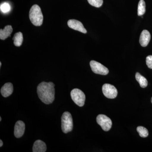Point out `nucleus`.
<instances>
[{
    "instance_id": "f257e3e1",
    "label": "nucleus",
    "mask_w": 152,
    "mask_h": 152,
    "mask_svg": "<svg viewBox=\"0 0 152 152\" xmlns=\"http://www.w3.org/2000/svg\"><path fill=\"white\" fill-rule=\"evenodd\" d=\"M55 85L52 82H42L38 85L37 93L38 97L44 103L49 104L55 99Z\"/></svg>"
},
{
    "instance_id": "f03ea898",
    "label": "nucleus",
    "mask_w": 152,
    "mask_h": 152,
    "mask_svg": "<svg viewBox=\"0 0 152 152\" xmlns=\"http://www.w3.org/2000/svg\"><path fill=\"white\" fill-rule=\"evenodd\" d=\"M29 18L32 23L36 26H39L42 24L43 16L40 7L38 5H34L31 8Z\"/></svg>"
},
{
    "instance_id": "7ed1b4c3",
    "label": "nucleus",
    "mask_w": 152,
    "mask_h": 152,
    "mask_svg": "<svg viewBox=\"0 0 152 152\" xmlns=\"http://www.w3.org/2000/svg\"><path fill=\"white\" fill-rule=\"evenodd\" d=\"M73 128L72 117L70 113L65 112L61 117V128L63 132L66 134L71 132Z\"/></svg>"
},
{
    "instance_id": "20e7f679",
    "label": "nucleus",
    "mask_w": 152,
    "mask_h": 152,
    "mask_svg": "<svg viewBox=\"0 0 152 152\" xmlns=\"http://www.w3.org/2000/svg\"><path fill=\"white\" fill-rule=\"evenodd\" d=\"M71 96L74 102L79 107H83L84 105L86 95L81 90L74 89L71 92Z\"/></svg>"
},
{
    "instance_id": "39448f33",
    "label": "nucleus",
    "mask_w": 152,
    "mask_h": 152,
    "mask_svg": "<svg viewBox=\"0 0 152 152\" xmlns=\"http://www.w3.org/2000/svg\"><path fill=\"white\" fill-rule=\"evenodd\" d=\"M96 122L99 125L102 129L105 132H107L112 127L111 120L104 115H99L96 118Z\"/></svg>"
},
{
    "instance_id": "423d86ee",
    "label": "nucleus",
    "mask_w": 152,
    "mask_h": 152,
    "mask_svg": "<svg viewBox=\"0 0 152 152\" xmlns=\"http://www.w3.org/2000/svg\"><path fill=\"white\" fill-rule=\"evenodd\" d=\"M92 70L95 74L106 75L109 73V70L100 63L95 61H91L90 63Z\"/></svg>"
},
{
    "instance_id": "0eeeda50",
    "label": "nucleus",
    "mask_w": 152,
    "mask_h": 152,
    "mask_svg": "<svg viewBox=\"0 0 152 152\" xmlns=\"http://www.w3.org/2000/svg\"><path fill=\"white\" fill-rule=\"evenodd\" d=\"M102 92L105 96L108 99H115L118 95L115 87L110 84H105L103 86Z\"/></svg>"
},
{
    "instance_id": "6e6552de",
    "label": "nucleus",
    "mask_w": 152,
    "mask_h": 152,
    "mask_svg": "<svg viewBox=\"0 0 152 152\" xmlns=\"http://www.w3.org/2000/svg\"><path fill=\"white\" fill-rule=\"evenodd\" d=\"M68 26L71 28L86 34L87 30L84 27L81 22L76 20H70L68 21Z\"/></svg>"
},
{
    "instance_id": "1a4fd4ad",
    "label": "nucleus",
    "mask_w": 152,
    "mask_h": 152,
    "mask_svg": "<svg viewBox=\"0 0 152 152\" xmlns=\"http://www.w3.org/2000/svg\"><path fill=\"white\" fill-rule=\"evenodd\" d=\"M25 131V124L22 121H19L16 123L14 130L15 137L18 138L23 135Z\"/></svg>"
},
{
    "instance_id": "9d476101",
    "label": "nucleus",
    "mask_w": 152,
    "mask_h": 152,
    "mask_svg": "<svg viewBox=\"0 0 152 152\" xmlns=\"http://www.w3.org/2000/svg\"><path fill=\"white\" fill-rule=\"evenodd\" d=\"M151 39V34L148 31L144 30L142 32L140 38V43L142 47H146Z\"/></svg>"
},
{
    "instance_id": "9b49d317",
    "label": "nucleus",
    "mask_w": 152,
    "mask_h": 152,
    "mask_svg": "<svg viewBox=\"0 0 152 152\" xmlns=\"http://www.w3.org/2000/svg\"><path fill=\"white\" fill-rule=\"evenodd\" d=\"M13 92V86L10 83H6L2 87L1 93L4 97H7L10 96Z\"/></svg>"
},
{
    "instance_id": "f8f14e48",
    "label": "nucleus",
    "mask_w": 152,
    "mask_h": 152,
    "mask_svg": "<svg viewBox=\"0 0 152 152\" xmlns=\"http://www.w3.org/2000/svg\"><path fill=\"white\" fill-rule=\"evenodd\" d=\"M47 146L44 142L37 140L34 143L33 147V152H45L46 151Z\"/></svg>"
},
{
    "instance_id": "ddd939ff",
    "label": "nucleus",
    "mask_w": 152,
    "mask_h": 152,
    "mask_svg": "<svg viewBox=\"0 0 152 152\" xmlns=\"http://www.w3.org/2000/svg\"><path fill=\"white\" fill-rule=\"evenodd\" d=\"M13 29L12 26L10 25L6 26L4 29L0 30V39L5 40L7 38L10 37L11 34L12 32Z\"/></svg>"
},
{
    "instance_id": "4468645a",
    "label": "nucleus",
    "mask_w": 152,
    "mask_h": 152,
    "mask_svg": "<svg viewBox=\"0 0 152 152\" xmlns=\"http://www.w3.org/2000/svg\"><path fill=\"white\" fill-rule=\"evenodd\" d=\"M12 39L14 40V44L15 46L20 47L23 43V35L20 32L16 33L13 37Z\"/></svg>"
},
{
    "instance_id": "2eb2a0df",
    "label": "nucleus",
    "mask_w": 152,
    "mask_h": 152,
    "mask_svg": "<svg viewBox=\"0 0 152 152\" xmlns=\"http://www.w3.org/2000/svg\"><path fill=\"white\" fill-rule=\"evenodd\" d=\"M135 77L136 80L138 82L141 88H145L148 86V82L147 79L139 73H136Z\"/></svg>"
},
{
    "instance_id": "dca6fc26",
    "label": "nucleus",
    "mask_w": 152,
    "mask_h": 152,
    "mask_svg": "<svg viewBox=\"0 0 152 152\" xmlns=\"http://www.w3.org/2000/svg\"><path fill=\"white\" fill-rule=\"evenodd\" d=\"M145 3L144 0H140L138 6V15H143L145 12Z\"/></svg>"
},
{
    "instance_id": "f3484780",
    "label": "nucleus",
    "mask_w": 152,
    "mask_h": 152,
    "mask_svg": "<svg viewBox=\"0 0 152 152\" xmlns=\"http://www.w3.org/2000/svg\"><path fill=\"white\" fill-rule=\"evenodd\" d=\"M137 130L138 132L139 133V135L142 137H147L148 136V131L146 128L140 126L137 127Z\"/></svg>"
},
{
    "instance_id": "a211bd4d",
    "label": "nucleus",
    "mask_w": 152,
    "mask_h": 152,
    "mask_svg": "<svg viewBox=\"0 0 152 152\" xmlns=\"http://www.w3.org/2000/svg\"><path fill=\"white\" fill-rule=\"evenodd\" d=\"M89 4L93 7L99 8L102 5L103 0H88Z\"/></svg>"
},
{
    "instance_id": "6ab92c4d",
    "label": "nucleus",
    "mask_w": 152,
    "mask_h": 152,
    "mask_svg": "<svg viewBox=\"0 0 152 152\" xmlns=\"http://www.w3.org/2000/svg\"><path fill=\"white\" fill-rule=\"evenodd\" d=\"M0 9L2 12L6 13L10 10L11 7L8 3L5 2L1 5Z\"/></svg>"
},
{
    "instance_id": "aec40b11",
    "label": "nucleus",
    "mask_w": 152,
    "mask_h": 152,
    "mask_svg": "<svg viewBox=\"0 0 152 152\" xmlns=\"http://www.w3.org/2000/svg\"><path fill=\"white\" fill-rule=\"evenodd\" d=\"M146 62L148 67L152 69V56H149L147 57Z\"/></svg>"
},
{
    "instance_id": "412c9836",
    "label": "nucleus",
    "mask_w": 152,
    "mask_h": 152,
    "mask_svg": "<svg viewBox=\"0 0 152 152\" xmlns=\"http://www.w3.org/2000/svg\"><path fill=\"white\" fill-rule=\"evenodd\" d=\"M3 145V142L1 140H0V147H1Z\"/></svg>"
},
{
    "instance_id": "4be33fe9",
    "label": "nucleus",
    "mask_w": 152,
    "mask_h": 152,
    "mask_svg": "<svg viewBox=\"0 0 152 152\" xmlns=\"http://www.w3.org/2000/svg\"><path fill=\"white\" fill-rule=\"evenodd\" d=\"M1 66V62H0V67Z\"/></svg>"
},
{
    "instance_id": "5701e85b",
    "label": "nucleus",
    "mask_w": 152,
    "mask_h": 152,
    "mask_svg": "<svg viewBox=\"0 0 152 152\" xmlns=\"http://www.w3.org/2000/svg\"><path fill=\"white\" fill-rule=\"evenodd\" d=\"M1 121V117H0V121Z\"/></svg>"
},
{
    "instance_id": "b1692460",
    "label": "nucleus",
    "mask_w": 152,
    "mask_h": 152,
    "mask_svg": "<svg viewBox=\"0 0 152 152\" xmlns=\"http://www.w3.org/2000/svg\"><path fill=\"white\" fill-rule=\"evenodd\" d=\"M151 103H152V97L151 98Z\"/></svg>"
}]
</instances>
